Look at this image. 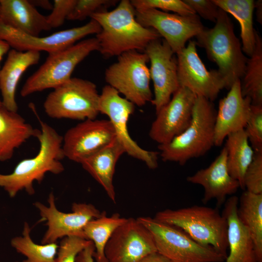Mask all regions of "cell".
Segmentation results:
<instances>
[{
  "instance_id": "1",
  "label": "cell",
  "mask_w": 262,
  "mask_h": 262,
  "mask_svg": "<svg viewBox=\"0 0 262 262\" xmlns=\"http://www.w3.org/2000/svg\"><path fill=\"white\" fill-rule=\"evenodd\" d=\"M90 17L100 26L96 37L98 51L107 58L131 50L144 51L150 42L161 37L156 30L137 21L131 0H122L113 10L97 12Z\"/></svg>"
},
{
  "instance_id": "2",
  "label": "cell",
  "mask_w": 262,
  "mask_h": 262,
  "mask_svg": "<svg viewBox=\"0 0 262 262\" xmlns=\"http://www.w3.org/2000/svg\"><path fill=\"white\" fill-rule=\"evenodd\" d=\"M41 132L37 137L40 147L33 157L20 161L9 174H0V187L15 197L20 191L29 195L35 193L33 182L41 183L46 173L59 174L64 166L61 161L65 158L63 147V136L48 124L39 119Z\"/></svg>"
},
{
  "instance_id": "3",
  "label": "cell",
  "mask_w": 262,
  "mask_h": 262,
  "mask_svg": "<svg viewBox=\"0 0 262 262\" xmlns=\"http://www.w3.org/2000/svg\"><path fill=\"white\" fill-rule=\"evenodd\" d=\"M216 115L212 101L197 97L189 126L168 143L158 145L162 160L183 165L190 159L205 155L214 146Z\"/></svg>"
},
{
  "instance_id": "4",
  "label": "cell",
  "mask_w": 262,
  "mask_h": 262,
  "mask_svg": "<svg viewBox=\"0 0 262 262\" xmlns=\"http://www.w3.org/2000/svg\"><path fill=\"white\" fill-rule=\"evenodd\" d=\"M196 37V45L204 49L209 60L216 64L226 82V89L229 90L243 77L248 58L244 54L228 14L219 9L214 27L204 28Z\"/></svg>"
},
{
  "instance_id": "5",
  "label": "cell",
  "mask_w": 262,
  "mask_h": 262,
  "mask_svg": "<svg viewBox=\"0 0 262 262\" xmlns=\"http://www.w3.org/2000/svg\"><path fill=\"white\" fill-rule=\"evenodd\" d=\"M156 220L182 230L196 242L212 246L227 257L228 224L217 208L195 205L157 213Z\"/></svg>"
},
{
  "instance_id": "6",
  "label": "cell",
  "mask_w": 262,
  "mask_h": 262,
  "mask_svg": "<svg viewBox=\"0 0 262 262\" xmlns=\"http://www.w3.org/2000/svg\"><path fill=\"white\" fill-rule=\"evenodd\" d=\"M99 98L94 82L71 77L47 96L43 108L47 115L52 118L94 119L99 114Z\"/></svg>"
},
{
  "instance_id": "7",
  "label": "cell",
  "mask_w": 262,
  "mask_h": 262,
  "mask_svg": "<svg viewBox=\"0 0 262 262\" xmlns=\"http://www.w3.org/2000/svg\"><path fill=\"white\" fill-rule=\"evenodd\" d=\"M96 37L90 38L63 50L49 53L44 63L26 81L20 94L26 97L48 89H54L71 77L76 66L91 52L98 51Z\"/></svg>"
},
{
  "instance_id": "8",
  "label": "cell",
  "mask_w": 262,
  "mask_h": 262,
  "mask_svg": "<svg viewBox=\"0 0 262 262\" xmlns=\"http://www.w3.org/2000/svg\"><path fill=\"white\" fill-rule=\"evenodd\" d=\"M137 219L151 233L157 252L172 262H223L227 258L212 246L196 242L178 227L150 217Z\"/></svg>"
},
{
  "instance_id": "9",
  "label": "cell",
  "mask_w": 262,
  "mask_h": 262,
  "mask_svg": "<svg viewBox=\"0 0 262 262\" xmlns=\"http://www.w3.org/2000/svg\"><path fill=\"white\" fill-rule=\"evenodd\" d=\"M105 70L108 85L115 88L135 105L142 106L151 102L150 76L147 54L137 50L124 52Z\"/></svg>"
},
{
  "instance_id": "10",
  "label": "cell",
  "mask_w": 262,
  "mask_h": 262,
  "mask_svg": "<svg viewBox=\"0 0 262 262\" xmlns=\"http://www.w3.org/2000/svg\"><path fill=\"white\" fill-rule=\"evenodd\" d=\"M135 110V105L120 96L115 88L109 85L104 86L99 94L98 110L106 115L112 124L116 138L122 144L125 153L144 162L151 169L158 166L159 153L141 147L130 135L128 120Z\"/></svg>"
},
{
  "instance_id": "11",
  "label": "cell",
  "mask_w": 262,
  "mask_h": 262,
  "mask_svg": "<svg viewBox=\"0 0 262 262\" xmlns=\"http://www.w3.org/2000/svg\"><path fill=\"white\" fill-rule=\"evenodd\" d=\"M196 46L195 41L189 40L176 53L179 85L213 102L220 91L226 88V83L217 70L207 69L197 53Z\"/></svg>"
},
{
  "instance_id": "12",
  "label": "cell",
  "mask_w": 262,
  "mask_h": 262,
  "mask_svg": "<svg viewBox=\"0 0 262 262\" xmlns=\"http://www.w3.org/2000/svg\"><path fill=\"white\" fill-rule=\"evenodd\" d=\"M48 202L49 207L39 202L34 203L42 218L47 221L46 225L48 226L42 244L56 243L58 239L69 236L84 238L83 229L87 223L106 213L91 204L84 203H73L71 213L60 212L56 207L55 197L52 193L49 196Z\"/></svg>"
},
{
  "instance_id": "13",
  "label": "cell",
  "mask_w": 262,
  "mask_h": 262,
  "mask_svg": "<svg viewBox=\"0 0 262 262\" xmlns=\"http://www.w3.org/2000/svg\"><path fill=\"white\" fill-rule=\"evenodd\" d=\"M100 30L98 23L91 19L81 26L62 30L47 36H33L10 27L0 20V39L18 51H45L49 54L68 48L86 36L97 34Z\"/></svg>"
},
{
  "instance_id": "14",
  "label": "cell",
  "mask_w": 262,
  "mask_h": 262,
  "mask_svg": "<svg viewBox=\"0 0 262 262\" xmlns=\"http://www.w3.org/2000/svg\"><path fill=\"white\" fill-rule=\"evenodd\" d=\"M135 17L142 26L156 30L175 54L186 46L187 41L204 29L199 16H183L161 10L146 8L135 10Z\"/></svg>"
},
{
  "instance_id": "15",
  "label": "cell",
  "mask_w": 262,
  "mask_h": 262,
  "mask_svg": "<svg viewBox=\"0 0 262 262\" xmlns=\"http://www.w3.org/2000/svg\"><path fill=\"white\" fill-rule=\"evenodd\" d=\"M157 252L153 237L137 219L128 218L114 232L104 250L108 262H139Z\"/></svg>"
},
{
  "instance_id": "16",
  "label": "cell",
  "mask_w": 262,
  "mask_h": 262,
  "mask_svg": "<svg viewBox=\"0 0 262 262\" xmlns=\"http://www.w3.org/2000/svg\"><path fill=\"white\" fill-rule=\"evenodd\" d=\"M109 120L86 119L68 129L63 137L65 158L78 163L105 147L116 138Z\"/></svg>"
},
{
  "instance_id": "17",
  "label": "cell",
  "mask_w": 262,
  "mask_h": 262,
  "mask_svg": "<svg viewBox=\"0 0 262 262\" xmlns=\"http://www.w3.org/2000/svg\"><path fill=\"white\" fill-rule=\"evenodd\" d=\"M144 52L150 63L149 69L154 89V96L151 102L157 113L169 101L173 94L180 87L177 58L164 39L151 41Z\"/></svg>"
},
{
  "instance_id": "18",
  "label": "cell",
  "mask_w": 262,
  "mask_h": 262,
  "mask_svg": "<svg viewBox=\"0 0 262 262\" xmlns=\"http://www.w3.org/2000/svg\"><path fill=\"white\" fill-rule=\"evenodd\" d=\"M196 97L188 89L180 87L156 113L149 131L150 138L159 145H164L183 132L191 123Z\"/></svg>"
},
{
  "instance_id": "19",
  "label": "cell",
  "mask_w": 262,
  "mask_h": 262,
  "mask_svg": "<svg viewBox=\"0 0 262 262\" xmlns=\"http://www.w3.org/2000/svg\"><path fill=\"white\" fill-rule=\"evenodd\" d=\"M251 105L250 98L242 96L240 80L236 81L219 102L214 126V146H220L229 134L245 129Z\"/></svg>"
},
{
  "instance_id": "20",
  "label": "cell",
  "mask_w": 262,
  "mask_h": 262,
  "mask_svg": "<svg viewBox=\"0 0 262 262\" xmlns=\"http://www.w3.org/2000/svg\"><path fill=\"white\" fill-rule=\"evenodd\" d=\"M227 150L224 146L211 164L186 178L188 182L201 185L204 190L202 202L214 199L217 207L225 202L226 197L235 193L240 183L229 174L227 165Z\"/></svg>"
},
{
  "instance_id": "21",
  "label": "cell",
  "mask_w": 262,
  "mask_h": 262,
  "mask_svg": "<svg viewBox=\"0 0 262 262\" xmlns=\"http://www.w3.org/2000/svg\"><path fill=\"white\" fill-rule=\"evenodd\" d=\"M239 198L233 196L224 205L222 215L228 224L229 254L225 262H258L255 246L247 229L239 220L237 209Z\"/></svg>"
},
{
  "instance_id": "22",
  "label": "cell",
  "mask_w": 262,
  "mask_h": 262,
  "mask_svg": "<svg viewBox=\"0 0 262 262\" xmlns=\"http://www.w3.org/2000/svg\"><path fill=\"white\" fill-rule=\"evenodd\" d=\"M40 52L10 49L6 60L0 70V90L2 105L9 111L17 112L15 94L23 73L30 66L38 63Z\"/></svg>"
},
{
  "instance_id": "23",
  "label": "cell",
  "mask_w": 262,
  "mask_h": 262,
  "mask_svg": "<svg viewBox=\"0 0 262 262\" xmlns=\"http://www.w3.org/2000/svg\"><path fill=\"white\" fill-rule=\"evenodd\" d=\"M0 20L4 24L33 36H39L42 32L51 29L46 16L29 0H0Z\"/></svg>"
},
{
  "instance_id": "24",
  "label": "cell",
  "mask_w": 262,
  "mask_h": 262,
  "mask_svg": "<svg viewBox=\"0 0 262 262\" xmlns=\"http://www.w3.org/2000/svg\"><path fill=\"white\" fill-rule=\"evenodd\" d=\"M125 153V149L116 137L110 144L88 157L80 164L104 189L110 199L115 202L116 194L113 178L116 163Z\"/></svg>"
},
{
  "instance_id": "25",
  "label": "cell",
  "mask_w": 262,
  "mask_h": 262,
  "mask_svg": "<svg viewBox=\"0 0 262 262\" xmlns=\"http://www.w3.org/2000/svg\"><path fill=\"white\" fill-rule=\"evenodd\" d=\"M41 131L34 128L17 112L0 106V161L13 157L15 150L31 137L37 138Z\"/></svg>"
},
{
  "instance_id": "26",
  "label": "cell",
  "mask_w": 262,
  "mask_h": 262,
  "mask_svg": "<svg viewBox=\"0 0 262 262\" xmlns=\"http://www.w3.org/2000/svg\"><path fill=\"white\" fill-rule=\"evenodd\" d=\"M237 214L252 239L257 262H262V194L244 192L238 201Z\"/></svg>"
},
{
  "instance_id": "27",
  "label": "cell",
  "mask_w": 262,
  "mask_h": 262,
  "mask_svg": "<svg viewBox=\"0 0 262 262\" xmlns=\"http://www.w3.org/2000/svg\"><path fill=\"white\" fill-rule=\"evenodd\" d=\"M225 147L227 150V165L229 175L238 181L240 188L244 189L245 172L252 162L254 151L244 129L229 134Z\"/></svg>"
},
{
  "instance_id": "28",
  "label": "cell",
  "mask_w": 262,
  "mask_h": 262,
  "mask_svg": "<svg viewBox=\"0 0 262 262\" xmlns=\"http://www.w3.org/2000/svg\"><path fill=\"white\" fill-rule=\"evenodd\" d=\"M221 9L233 16L241 27L240 36L242 50L250 57L255 46L256 30L253 28V15L255 1L253 0H213Z\"/></svg>"
},
{
  "instance_id": "29",
  "label": "cell",
  "mask_w": 262,
  "mask_h": 262,
  "mask_svg": "<svg viewBox=\"0 0 262 262\" xmlns=\"http://www.w3.org/2000/svg\"><path fill=\"white\" fill-rule=\"evenodd\" d=\"M127 219L118 213L110 216L105 213L89 221L85 225L83 229L84 237L93 243L95 248L94 258L97 262H108L104 253L106 245L115 230Z\"/></svg>"
},
{
  "instance_id": "30",
  "label": "cell",
  "mask_w": 262,
  "mask_h": 262,
  "mask_svg": "<svg viewBox=\"0 0 262 262\" xmlns=\"http://www.w3.org/2000/svg\"><path fill=\"white\" fill-rule=\"evenodd\" d=\"M255 37L254 50L247 59L240 84L244 97L249 98L252 105L262 106V40L256 31Z\"/></svg>"
},
{
  "instance_id": "31",
  "label": "cell",
  "mask_w": 262,
  "mask_h": 262,
  "mask_svg": "<svg viewBox=\"0 0 262 262\" xmlns=\"http://www.w3.org/2000/svg\"><path fill=\"white\" fill-rule=\"evenodd\" d=\"M29 225L25 222L22 236L11 240V245L16 251L26 257L23 262H55L59 247L57 244H37L31 239Z\"/></svg>"
},
{
  "instance_id": "32",
  "label": "cell",
  "mask_w": 262,
  "mask_h": 262,
  "mask_svg": "<svg viewBox=\"0 0 262 262\" xmlns=\"http://www.w3.org/2000/svg\"><path fill=\"white\" fill-rule=\"evenodd\" d=\"M131 2L135 10L153 8L165 12L172 11L183 16L196 14L183 0H132Z\"/></svg>"
},
{
  "instance_id": "33",
  "label": "cell",
  "mask_w": 262,
  "mask_h": 262,
  "mask_svg": "<svg viewBox=\"0 0 262 262\" xmlns=\"http://www.w3.org/2000/svg\"><path fill=\"white\" fill-rule=\"evenodd\" d=\"M254 152H262V106L251 105L249 118L244 129Z\"/></svg>"
},
{
  "instance_id": "34",
  "label": "cell",
  "mask_w": 262,
  "mask_h": 262,
  "mask_svg": "<svg viewBox=\"0 0 262 262\" xmlns=\"http://www.w3.org/2000/svg\"><path fill=\"white\" fill-rule=\"evenodd\" d=\"M117 1L113 0H77L67 20H83L96 12L105 11L106 8L114 5Z\"/></svg>"
},
{
  "instance_id": "35",
  "label": "cell",
  "mask_w": 262,
  "mask_h": 262,
  "mask_svg": "<svg viewBox=\"0 0 262 262\" xmlns=\"http://www.w3.org/2000/svg\"><path fill=\"white\" fill-rule=\"evenodd\" d=\"M90 240L69 236L64 238L58 247L55 262H76L78 254L89 244Z\"/></svg>"
},
{
  "instance_id": "36",
  "label": "cell",
  "mask_w": 262,
  "mask_h": 262,
  "mask_svg": "<svg viewBox=\"0 0 262 262\" xmlns=\"http://www.w3.org/2000/svg\"><path fill=\"white\" fill-rule=\"evenodd\" d=\"M244 186L250 193L262 194V152H255L244 175Z\"/></svg>"
},
{
  "instance_id": "37",
  "label": "cell",
  "mask_w": 262,
  "mask_h": 262,
  "mask_svg": "<svg viewBox=\"0 0 262 262\" xmlns=\"http://www.w3.org/2000/svg\"><path fill=\"white\" fill-rule=\"evenodd\" d=\"M77 0H54L50 14L46 16L47 21L52 28L61 26L74 7Z\"/></svg>"
},
{
  "instance_id": "38",
  "label": "cell",
  "mask_w": 262,
  "mask_h": 262,
  "mask_svg": "<svg viewBox=\"0 0 262 262\" xmlns=\"http://www.w3.org/2000/svg\"><path fill=\"white\" fill-rule=\"evenodd\" d=\"M191 8L205 19L215 22L219 8L213 0H183Z\"/></svg>"
},
{
  "instance_id": "39",
  "label": "cell",
  "mask_w": 262,
  "mask_h": 262,
  "mask_svg": "<svg viewBox=\"0 0 262 262\" xmlns=\"http://www.w3.org/2000/svg\"><path fill=\"white\" fill-rule=\"evenodd\" d=\"M95 251L94 245L90 241L89 244L77 256L76 262H94V255Z\"/></svg>"
},
{
  "instance_id": "40",
  "label": "cell",
  "mask_w": 262,
  "mask_h": 262,
  "mask_svg": "<svg viewBox=\"0 0 262 262\" xmlns=\"http://www.w3.org/2000/svg\"><path fill=\"white\" fill-rule=\"evenodd\" d=\"M139 262H172L170 260L160 254L158 252L151 253Z\"/></svg>"
},
{
  "instance_id": "41",
  "label": "cell",
  "mask_w": 262,
  "mask_h": 262,
  "mask_svg": "<svg viewBox=\"0 0 262 262\" xmlns=\"http://www.w3.org/2000/svg\"><path fill=\"white\" fill-rule=\"evenodd\" d=\"M29 1L35 7V6H37L46 10H51L53 7L52 3L48 0H35Z\"/></svg>"
},
{
  "instance_id": "42",
  "label": "cell",
  "mask_w": 262,
  "mask_h": 262,
  "mask_svg": "<svg viewBox=\"0 0 262 262\" xmlns=\"http://www.w3.org/2000/svg\"><path fill=\"white\" fill-rule=\"evenodd\" d=\"M10 46L6 41L0 39V62L3 56L10 50Z\"/></svg>"
},
{
  "instance_id": "43",
  "label": "cell",
  "mask_w": 262,
  "mask_h": 262,
  "mask_svg": "<svg viewBox=\"0 0 262 262\" xmlns=\"http://www.w3.org/2000/svg\"><path fill=\"white\" fill-rule=\"evenodd\" d=\"M254 8H256L257 20L262 24V1L261 0L255 1Z\"/></svg>"
},
{
  "instance_id": "44",
  "label": "cell",
  "mask_w": 262,
  "mask_h": 262,
  "mask_svg": "<svg viewBox=\"0 0 262 262\" xmlns=\"http://www.w3.org/2000/svg\"><path fill=\"white\" fill-rule=\"evenodd\" d=\"M0 15H1V5L0 2Z\"/></svg>"
},
{
  "instance_id": "45",
  "label": "cell",
  "mask_w": 262,
  "mask_h": 262,
  "mask_svg": "<svg viewBox=\"0 0 262 262\" xmlns=\"http://www.w3.org/2000/svg\"><path fill=\"white\" fill-rule=\"evenodd\" d=\"M2 105L1 100H0V106Z\"/></svg>"
},
{
  "instance_id": "46",
  "label": "cell",
  "mask_w": 262,
  "mask_h": 262,
  "mask_svg": "<svg viewBox=\"0 0 262 262\" xmlns=\"http://www.w3.org/2000/svg\"></svg>"
}]
</instances>
